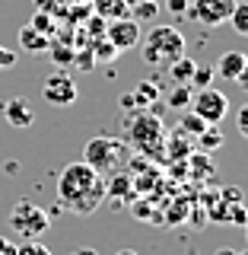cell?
<instances>
[{"label": "cell", "instance_id": "obj_1", "mask_svg": "<svg viewBox=\"0 0 248 255\" xmlns=\"http://www.w3.org/2000/svg\"><path fill=\"white\" fill-rule=\"evenodd\" d=\"M105 182L99 172L92 169L89 163H70L61 169L58 179V201L67 207L70 214H80V217H89V214L99 211V204L105 201Z\"/></svg>", "mask_w": 248, "mask_h": 255}, {"label": "cell", "instance_id": "obj_2", "mask_svg": "<svg viewBox=\"0 0 248 255\" xmlns=\"http://www.w3.org/2000/svg\"><path fill=\"white\" fill-rule=\"evenodd\" d=\"M140 54L153 67H169L175 58L185 54V35L178 26H153L147 32V42L140 38Z\"/></svg>", "mask_w": 248, "mask_h": 255}, {"label": "cell", "instance_id": "obj_3", "mask_svg": "<svg viewBox=\"0 0 248 255\" xmlns=\"http://www.w3.org/2000/svg\"><path fill=\"white\" fill-rule=\"evenodd\" d=\"M127 159H131V147L118 137H108V134H99L83 147V163H89L99 175L118 172Z\"/></svg>", "mask_w": 248, "mask_h": 255}, {"label": "cell", "instance_id": "obj_4", "mask_svg": "<svg viewBox=\"0 0 248 255\" xmlns=\"http://www.w3.org/2000/svg\"><path fill=\"white\" fill-rule=\"evenodd\" d=\"M6 227L22 239H38L48 230V214L32 201H16L10 217H6Z\"/></svg>", "mask_w": 248, "mask_h": 255}, {"label": "cell", "instance_id": "obj_5", "mask_svg": "<svg viewBox=\"0 0 248 255\" xmlns=\"http://www.w3.org/2000/svg\"><path fill=\"white\" fill-rule=\"evenodd\" d=\"M127 137L137 150H147V153H153V150L163 147V122H159L156 115H147V112H140V115L131 118V131H127Z\"/></svg>", "mask_w": 248, "mask_h": 255}, {"label": "cell", "instance_id": "obj_6", "mask_svg": "<svg viewBox=\"0 0 248 255\" xmlns=\"http://www.w3.org/2000/svg\"><path fill=\"white\" fill-rule=\"evenodd\" d=\"M191 106H194V115L204 118L207 125H223V118L229 115V96L213 86H204L191 96Z\"/></svg>", "mask_w": 248, "mask_h": 255}, {"label": "cell", "instance_id": "obj_7", "mask_svg": "<svg viewBox=\"0 0 248 255\" xmlns=\"http://www.w3.org/2000/svg\"><path fill=\"white\" fill-rule=\"evenodd\" d=\"M77 80L70 77V74H64V70H54V74H48L45 77V83H42V99L48 102V106H54V109H70L77 102Z\"/></svg>", "mask_w": 248, "mask_h": 255}, {"label": "cell", "instance_id": "obj_8", "mask_svg": "<svg viewBox=\"0 0 248 255\" xmlns=\"http://www.w3.org/2000/svg\"><path fill=\"white\" fill-rule=\"evenodd\" d=\"M236 0H191L188 13L191 19H197L201 26H223V22H229V13H233Z\"/></svg>", "mask_w": 248, "mask_h": 255}, {"label": "cell", "instance_id": "obj_9", "mask_svg": "<svg viewBox=\"0 0 248 255\" xmlns=\"http://www.w3.org/2000/svg\"><path fill=\"white\" fill-rule=\"evenodd\" d=\"M105 38L118 51H131V48L140 45V22L131 19V16H121V19L105 22Z\"/></svg>", "mask_w": 248, "mask_h": 255}, {"label": "cell", "instance_id": "obj_10", "mask_svg": "<svg viewBox=\"0 0 248 255\" xmlns=\"http://www.w3.org/2000/svg\"><path fill=\"white\" fill-rule=\"evenodd\" d=\"M213 74H220L223 80H236V83H248V58L245 51H239V48H229V51H223L217 64H213Z\"/></svg>", "mask_w": 248, "mask_h": 255}, {"label": "cell", "instance_id": "obj_11", "mask_svg": "<svg viewBox=\"0 0 248 255\" xmlns=\"http://www.w3.org/2000/svg\"><path fill=\"white\" fill-rule=\"evenodd\" d=\"M3 118L13 128H32V125H35V109L29 106V99L16 96V99H6L3 102Z\"/></svg>", "mask_w": 248, "mask_h": 255}, {"label": "cell", "instance_id": "obj_12", "mask_svg": "<svg viewBox=\"0 0 248 255\" xmlns=\"http://www.w3.org/2000/svg\"><path fill=\"white\" fill-rule=\"evenodd\" d=\"M48 45H51V38H48L45 32H38V29H32V26H22V29H19V48H22V51H29V54H45Z\"/></svg>", "mask_w": 248, "mask_h": 255}, {"label": "cell", "instance_id": "obj_13", "mask_svg": "<svg viewBox=\"0 0 248 255\" xmlns=\"http://www.w3.org/2000/svg\"><path fill=\"white\" fill-rule=\"evenodd\" d=\"M89 6H92V13L102 16L105 22L121 19V16H131V6H127L124 0H89Z\"/></svg>", "mask_w": 248, "mask_h": 255}, {"label": "cell", "instance_id": "obj_14", "mask_svg": "<svg viewBox=\"0 0 248 255\" xmlns=\"http://www.w3.org/2000/svg\"><path fill=\"white\" fill-rule=\"evenodd\" d=\"M194 67H197V61H191L188 54H181V58H175L169 67V77H172V83H188L191 80V74H194Z\"/></svg>", "mask_w": 248, "mask_h": 255}, {"label": "cell", "instance_id": "obj_15", "mask_svg": "<svg viewBox=\"0 0 248 255\" xmlns=\"http://www.w3.org/2000/svg\"><path fill=\"white\" fill-rule=\"evenodd\" d=\"M191 96H194V90H191L188 83H175L172 90L165 93V106L181 112V109H188V106H191Z\"/></svg>", "mask_w": 248, "mask_h": 255}, {"label": "cell", "instance_id": "obj_16", "mask_svg": "<svg viewBox=\"0 0 248 255\" xmlns=\"http://www.w3.org/2000/svg\"><path fill=\"white\" fill-rule=\"evenodd\" d=\"M229 22H233V29L239 35H248V3L245 0H236L233 13H229Z\"/></svg>", "mask_w": 248, "mask_h": 255}, {"label": "cell", "instance_id": "obj_17", "mask_svg": "<svg viewBox=\"0 0 248 255\" xmlns=\"http://www.w3.org/2000/svg\"><path fill=\"white\" fill-rule=\"evenodd\" d=\"M48 54H51V61L58 64V67H67V64H74V48L70 45H64V42H51L48 45Z\"/></svg>", "mask_w": 248, "mask_h": 255}, {"label": "cell", "instance_id": "obj_18", "mask_svg": "<svg viewBox=\"0 0 248 255\" xmlns=\"http://www.w3.org/2000/svg\"><path fill=\"white\" fill-rule=\"evenodd\" d=\"M89 51H92V61H102V64L115 61L118 54H121V51H118L115 45L108 42V38H99V42H92V48H89Z\"/></svg>", "mask_w": 248, "mask_h": 255}, {"label": "cell", "instance_id": "obj_19", "mask_svg": "<svg viewBox=\"0 0 248 255\" xmlns=\"http://www.w3.org/2000/svg\"><path fill=\"white\" fill-rule=\"evenodd\" d=\"M156 13H159V3H156V0H140V3L131 6V19H137V22L156 19Z\"/></svg>", "mask_w": 248, "mask_h": 255}, {"label": "cell", "instance_id": "obj_20", "mask_svg": "<svg viewBox=\"0 0 248 255\" xmlns=\"http://www.w3.org/2000/svg\"><path fill=\"white\" fill-rule=\"evenodd\" d=\"M210 80H213V67L210 64H197L191 80H188V86L191 90H204V86H210Z\"/></svg>", "mask_w": 248, "mask_h": 255}, {"label": "cell", "instance_id": "obj_21", "mask_svg": "<svg viewBox=\"0 0 248 255\" xmlns=\"http://www.w3.org/2000/svg\"><path fill=\"white\" fill-rule=\"evenodd\" d=\"M29 26H32V29H38V32H45L48 38H54V16H51V13L35 10V16L29 19Z\"/></svg>", "mask_w": 248, "mask_h": 255}, {"label": "cell", "instance_id": "obj_22", "mask_svg": "<svg viewBox=\"0 0 248 255\" xmlns=\"http://www.w3.org/2000/svg\"><path fill=\"white\" fill-rule=\"evenodd\" d=\"M181 131H185V134H191V137H201V134L207 131V122H204V118H197L194 115V112H191V115H185V118H181Z\"/></svg>", "mask_w": 248, "mask_h": 255}, {"label": "cell", "instance_id": "obj_23", "mask_svg": "<svg viewBox=\"0 0 248 255\" xmlns=\"http://www.w3.org/2000/svg\"><path fill=\"white\" fill-rule=\"evenodd\" d=\"M16 255H51V249L45 243H38V239H22L16 246Z\"/></svg>", "mask_w": 248, "mask_h": 255}, {"label": "cell", "instance_id": "obj_24", "mask_svg": "<svg viewBox=\"0 0 248 255\" xmlns=\"http://www.w3.org/2000/svg\"><path fill=\"white\" fill-rule=\"evenodd\" d=\"M159 96V86L156 83H140L137 90H134V102H140V106H147V102H153Z\"/></svg>", "mask_w": 248, "mask_h": 255}, {"label": "cell", "instance_id": "obj_25", "mask_svg": "<svg viewBox=\"0 0 248 255\" xmlns=\"http://www.w3.org/2000/svg\"><path fill=\"white\" fill-rule=\"evenodd\" d=\"M197 140H201V147L207 150V153H210V150H217L220 143H223L220 131H217V128H210V125H207V131H204V134H201V137H197Z\"/></svg>", "mask_w": 248, "mask_h": 255}, {"label": "cell", "instance_id": "obj_26", "mask_svg": "<svg viewBox=\"0 0 248 255\" xmlns=\"http://www.w3.org/2000/svg\"><path fill=\"white\" fill-rule=\"evenodd\" d=\"M191 6V0H165V10H169L172 16H185Z\"/></svg>", "mask_w": 248, "mask_h": 255}, {"label": "cell", "instance_id": "obj_27", "mask_svg": "<svg viewBox=\"0 0 248 255\" xmlns=\"http://www.w3.org/2000/svg\"><path fill=\"white\" fill-rule=\"evenodd\" d=\"M16 64V51H10L6 45H0V70H10Z\"/></svg>", "mask_w": 248, "mask_h": 255}, {"label": "cell", "instance_id": "obj_28", "mask_svg": "<svg viewBox=\"0 0 248 255\" xmlns=\"http://www.w3.org/2000/svg\"><path fill=\"white\" fill-rule=\"evenodd\" d=\"M0 255H16V243L6 236H0Z\"/></svg>", "mask_w": 248, "mask_h": 255}, {"label": "cell", "instance_id": "obj_29", "mask_svg": "<svg viewBox=\"0 0 248 255\" xmlns=\"http://www.w3.org/2000/svg\"><path fill=\"white\" fill-rule=\"evenodd\" d=\"M239 131H242L245 137H248V106L239 109Z\"/></svg>", "mask_w": 248, "mask_h": 255}, {"label": "cell", "instance_id": "obj_30", "mask_svg": "<svg viewBox=\"0 0 248 255\" xmlns=\"http://www.w3.org/2000/svg\"><path fill=\"white\" fill-rule=\"evenodd\" d=\"M35 10H45V13H51V10H54V0H35Z\"/></svg>", "mask_w": 248, "mask_h": 255}, {"label": "cell", "instance_id": "obj_31", "mask_svg": "<svg viewBox=\"0 0 248 255\" xmlns=\"http://www.w3.org/2000/svg\"><path fill=\"white\" fill-rule=\"evenodd\" d=\"M61 3H67V6H89V0H61Z\"/></svg>", "mask_w": 248, "mask_h": 255}, {"label": "cell", "instance_id": "obj_32", "mask_svg": "<svg viewBox=\"0 0 248 255\" xmlns=\"http://www.w3.org/2000/svg\"><path fill=\"white\" fill-rule=\"evenodd\" d=\"M74 255H99V252H95V249H89V246H80V249H77Z\"/></svg>", "mask_w": 248, "mask_h": 255}, {"label": "cell", "instance_id": "obj_33", "mask_svg": "<svg viewBox=\"0 0 248 255\" xmlns=\"http://www.w3.org/2000/svg\"><path fill=\"white\" fill-rule=\"evenodd\" d=\"M213 255H239V252H236V249H229V246H223V249H217Z\"/></svg>", "mask_w": 248, "mask_h": 255}, {"label": "cell", "instance_id": "obj_34", "mask_svg": "<svg viewBox=\"0 0 248 255\" xmlns=\"http://www.w3.org/2000/svg\"><path fill=\"white\" fill-rule=\"evenodd\" d=\"M115 255H140V252H134V249H118Z\"/></svg>", "mask_w": 248, "mask_h": 255}, {"label": "cell", "instance_id": "obj_35", "mask_svg": "<svg viewBox=\"0 0 248 255\" xmlns=\"http://www.w3.org/2000/svg\"><path fill=\"white\" fill-rule=\"evenodd\" d=\"M124 3H127V6H134V3H140V0H124Z\"/></svg>", "mask_w": 248, "mask_h": 255}]
</instances>
